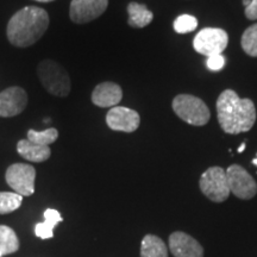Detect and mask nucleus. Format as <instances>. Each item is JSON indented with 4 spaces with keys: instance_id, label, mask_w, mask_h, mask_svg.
Returning <instances> with one entry per match:
<instances>
[{
    "instance_id": "2",
    "label": "nucleus",
    "mask_w": 257,
    "mask_h": 257,
    "mask_svg": "<svg viewBox=\"0 0 257 257\" xmlns=\"http://www.w3.org/2000/svg\"><path fill=\"white\" fill-rule=\"evenodd\" d=\"M48 27L49 16L46 10L37 6H27L12 16L6 34L12 46L28 48L41 40Z\"/></svg>"
},
{
    "instance_id": "20",
    "label": "nucleus",
    "mask_w": 257,
    "mask_h": 257,
    "mask_svg": "<svg viewBox=\"0 0 257 257\" xmlns=\"http://www.w3.org/2000/svg\"><path fill=\"white\" fill-rule=\"evenodd\" d=\"M57 138H59V131L54 127H49L43 131H28V140L32 143L40 144V146L49 147V144L55 142Z\"/></svg>"
},
{
    "instance_id": "9",
    "label": "nucleus",
    "mask_w": 257,
    "mask_h": 257,
    "mask_svg": "<svg viewBox=\"0 0 257 257\" xmlns=\"http://www.w3.org/2000/svg\"><path fill=\"white\" fill-rule=\"evenodd\" d=\"M108 0H72L69 16L75 24H86L94 21L107 9Z\"/></svg>"
},
{
    "instance_id": "10",
    "label": "nucleus",
    "mask_w": 257,
    "mask_h": 257,
    "mask_svg": "<svg viewBox=\"0 0 257 257\" xmlns=\"http://www.w3.org/2000/svg\"><path fill=\"white\" fill-rule=\"evenodd\" d=\"M106 124L113 131L121 133H134L141 124V117L135 110L114 106L106 114Z\"/></svg>"
},
{
    "instance_id": "1",
    "label": "nucleus",
    "mask_w": 257,
    "mask_h": 257,
    "mask_svg": "<svg viewBox=\"0 0 257 257\" xmlns=\"http://www.w3.org/2000/svg\"><path fill=\"white\" fill-rule=\"evenodd\" d=\"M217 115L225 134L248 133L256 121V107L250 99H242L232 89H225L217 100Z\"/></svg>"
},
{
    "instance_id": "26",
    "label": "nucleus",
    "mask_w": 257,
    "mask_h": 257,
    "mask_svg": "<svg viewBox=\"0 0 257 257\" xmlns=\"http://www.w3.org/2000/svg\"><path fill=\"white\" fill-rule=\"evenodd\" d=\"M250 2H251V0H243V5L246 8V6L250 4Z\"/></svg>"
},
{
    "instance_id": "7",
    "label": "nucleus",
    "mask_w": 257,
    "mask_h": 257,
    "mask_svg": "<svg viewBox=\"0 0 257 257\" xmlns=\"http://www.w3.org/2000/svg\"><path fill=\"white\" fill-rule=\"evenodd\" d=\"M6 182L22 197H30L35 192L36 169L25 163H15L6 170Z\"/></svg>"
},
{
    "instance_id": "29",
    "label": "nucleus",
    "mask_w": 257,
    "mask_h": 257,
    "mask_svg": "<svg viewBox=\"0 0 257 257\" xmlns=\"http://www.w3.org/2000/svg\"><path fill=\"white\" fill-rule=\"evenodd\" d=\"M2 256H3V253H2V252H0V257H2Z\"/></svg>"
},
{
    "instance_id": "14",
    "label": "nucleus",
    "mask_w": 257,
    "mask_h": 257,
    "mask_svg": "<svg viewBox=\"0 0 257 257\" xmlns=\"http://www.w3.org/2000/svg\"><path fill=\"white\" fill-rule=\"evenodd\" d=\"M17 152L23 159L36 163L44 162L51 155V150L49 147L32 143L29 140L19 141L17 144Z\"/></svg>"
},
{
    "instance_id": "5",
    "label": "nucleus",
    "mask_w": 257,
    "mask_h": 257,
    "mask_svg": "<svg viewBox=\"0 0 257 257\" xmlns=\"http://www.w3.org/2000/svg\"><path fill=\"white\" fill-rule=\"evenodd\" d=\"M202 194L213 202H223L229 198L230 188L226 170L221 167H211L205 170L199 180Z\"/></svg>"
},
{
    "instance_id": "18",
    "label": "nucleus",
    "mask_w": 257,
    "mask_h": 257,
    "mask_svg": "<svg viewBox=\"0 0 257 257\" xmlns=\"http://www.w3.org/2000/svg\"><path fill=\"white\" fill-rule=\"evenodd\" d=\"M19 249L17 233L6 225H0V252L3 255L14 253Z\"/></svg>"
},
{
    "instance_id": "3",
    "label": "nucleus",
    "mask_w": 257,
    "mask_h": 257,
    "mask_svg": "<svg viewBox=\"0 0 257 257\" xmlns=\"http://www.w3.org/2000/svg\"><path fill=\"white\" fill-rule=\"evenodd\" d=\"M173 111L181 120L194 126L206 125L211 118L207 105L198 96L192 94H179L173 99Z\"/></svg>"
},
{
    "instance_id": "19",
    "label": "nucleus",
    "mask_w": 257,
    "mask_h": 257,
    "mask_svg": "<svg viewBox=\"0 0 257 257\" xmlns=\"http://www.w3.org/2000/svg\"><path fill=\"white\" fill-rule=\"evenodd\" d=\"M23 197L18 193L0 192V214L11 213L21 207Z\"/></svg>"
},
{
    "instance_id": "27",
    "label": "nucleus",
    "mask_w": 257,
    "mask_h": 257,
    "mask_svg": "<svg viewBox=\"0 0 257 257\" xmlns=\"http://www.w3.org/2000/svg\"><path fill=\"white\" fill-rule=\"evenodd\" d=\"M36 2H40V3H50V2H54V0H36Z\"/></svg>"
},
{
    "instance_id": "25",
    "label": "nucleus",
    "mask_w": 257,
    "mask_h": 257,
    "mask_svg": "<svg viewBox=\"0 0 257 257\" xmlns=\"http://www.w3.org/2000/svg\"><path fill=\"white\" fill-rule=\"evenodd\" d=\"M245 146H246L245 143H242V144H240V147L238 148V153H243V150H244V148H245Z\"/></svg>"
},
{
    "instance_id": "4",
    "label": "nucleus",
    "mask_w": 257,
    "mask_h": 257,
    "mask_svg": "<svg viewBox=\"0 0 257 257\" xmlns=\"http://www.w3.org/2000/svg\"><path fill=\"white\" fill-rule=\"evenodd\" d=\"M37 74L43 87L50 94L63 98L70 93L69 75L60 63L51 60L42 61L38 64Z\"/></svg>"
},
{
    "instance_id": "8",
    "label": "nucleus",
    "mask_w": 257,
    "mask_h": 257,
    "mask_svg": "<svg viewBox=\"0 0 257 257\" xmlns=\"http://www.w3.org/2000/svg\"><path fill=\"white\" fill-rule=\"evenodd\" d=\"M226 175L230 192L233 193L234 197L242 200H250L257 194L256 181L242 166H230L226 170Z\"/></svg>"
},
{
    "instance_id": "16",
    "label": "nucleus",
    "mask_w": 257,
    "mask_h": 257,
    "mask_svg": "<svg viewBox=\"0 0 257 257\" xmlns=\"http://www.w3.org/2000/svg\"><path fill=\"white\" fill-rule=\"evenodd\" d=\"M141 257H168V248L160 237L147 234L141 243Z\"/></svg>"
},
{
    "instance_id": "13",
    "label": "nucleus",
    "mask_w": 257,
    "mask_h": 257,
    "mask_svg": "<svg viewBox=\"0 0 257 257\" xmlns=\"http://www.w3.org/2000/svg\"><path fill=\"white\" fill-rule=\"evenodd\" d=\"M123 99V89L114 82H101L92 92V102L99 107H114Z\"/></svg>"
},
{
    "instance_id": "22",
    "label": "nucleus",
    "mask_w": 257,
    "mask_h": 257,
    "mask_svg": "<svg viewBox=\"0 0 257 257\" xmlns=\"http://www.w3.org/2000/svg\"><path fill=\"white\" fill-rule=\"evenodd\" d=\"M173 27L178 34H188L197 29L198 19L191 15H181L175 19Z\"/></svg>"
},
{
    "instance_id": "15",
    "label": "nucleus",
    "mask_w": 257,
    "mask_h": 257,
    "mask_svg": "<svg viewBox=\"0 0 257 257\" xmlns=\"http://www.w3.org/2000/svg\"><path fill=\"white\" fill-rule=\"evenodd\" d=\"M127 24L131 28L142 29L146 28L153 22L154 15L149 11L144 4H138V3H130L127 5Z\"/></svg>"
},
{
    "instance_id": "12",
    "label": "nucleus",
    "mask_w": 257,
    "mask_h": 257,
    "mask_svg": "<svg viewBox=\"0 0 257 257\" xmlns=\"http://www.w3.org/2000/svg\"><path fill=\"white\" fill-rule=\"evenodd\" d=\"M169 249L174 257H204V249L200 243L182 231L170 234Z\"/></svg>"
},
{
    "instance_id": "21",
    "label": "nucleus",
    "mask_w": 257,
    "mask_h": 257,
    "mask_svg": "<svg viewBox=\"0 0 257 257\" xmlns=\"http://www.w3.org/2000/svg\"><path fill=\"white\" fill-rule=\"evenodd\" d=\"M240 46L244 53L251 57H257V24L250 25L243 32L240 38Z\"/></svg>"
},
{
    "instance_id": "24",
    "label": "nucleus",
    "mask_w": 257,
    "mask_h": 257,
    "mask_svg": "<svg viewBox=\"0 0 257 257\" xmlns=\"http://www.w3.org/2000/svg\"><path fill=\"white\" fill-rule=\"evenodd\" d=\"M244 14L249 21H257V0L250 2V4L244 10Z\"/></svg>"
},
{
    "instance_id": "11",
    "label": "nucleus",
    "mask_w": 257,
    "mask_h": 257,
    "mask_svg": "<svg viewBox=\"0 0 257 257\" xmlns=\"http://www.w3.org/2000/svg\"><path fill=\"white\" fill-rule=\"evenodd\" d=\"M28 105V94L22 87L14 86L0 93V117L9 118L21 114Z\"/></svg>"
},
{
    "instance_id": "6",
    "label": "nucleus",
    "mask_w": 257,
    "mask_h": 257,
    "mask_svg": "<svg viewBox=\"0 0 257 257\" xmlns=\"http://www.w3.org/2000/svg\"><path fill=\"white\" fill-rule=\"evenodd\" d=\"M229 44V35L219 28H205L195 35L193 47L204 56L220 55Z\"/></svg>"
},
{
    "instance_id": "23",
    "label": "nucleus",
    "mask_w": 257,
    "mask_h": 257,
    "mask_svg": "<svg viewBox=\"0 0 257 257\" xmlns=\"http://www.w3.org/2000/svg\"><path fill=\"white\" fill-rule=\"evenodd\" d=\"M207 68L211 69L212 72H218V70L223 69L225 64V59L223 55H213L207 59Z\"/></svg>"
},
{
    "instance_id": "17",
    "label": "nucleus",
    "mask_w": 257,
    "mask_h": 257,
    "mask_svg": "<svg viewBox=\"0 0 257 257\" xmlns=\"http://www.w3.org/2000/svg\"><path fill=\"white\" fill-rule=\"evenodd\" d=\"M61 221H62V217H61L60 212L53 210V208H48L44 212V221L36 225L35 232H36L37 237L42 239H49L54 236V227Z\"/></svg>"
},
{
    "instance_id": "28",
    "label": "nucleus",
    "mask_w": 257,
    "mask_h": 257,
    "mask_svg": "<svg viewBox=\"0 0 257 257\" xmlns=\"http://www.w3.org/2000/svg\"><path fill=\"white\" fill-rule=\"evenodd\" d=\"M252 165L257 166V156H256V159H253V160H252Z\"/></svg>"
}]
</instances>
